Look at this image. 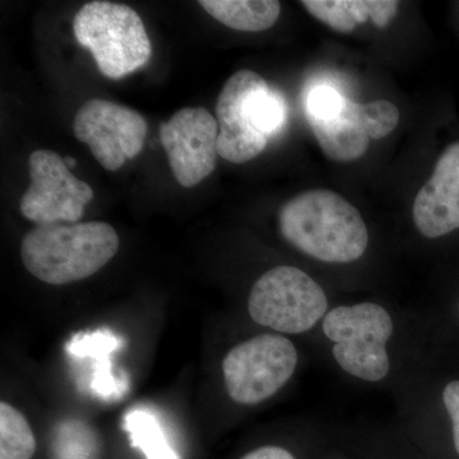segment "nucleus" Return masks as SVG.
<instances>
[{
	"mask_svg": "<svg viewBox=\"0 0 459 459\" xmlns=\"http://www.w3.org/2000/svg\"><path fill=\"white\" fill-rule=\"evenodd\" d=\"M279 226L292 247L325 263L358 261L369 244L360 212L331 190H307L290 199L280 210Z\"/></svg>",
	"mask_w": 459,
	"mask_h": 459,
	"instance_id": "obj_1",
	"label": "nucleus"
},
{
	"mask_svg": "<svg viewBox=\"0 0 459 459\" xmlns=\"http://www.w3.org/2000/svg\"><path fill=\"white\" fill-rule=\"evenodd\" d=\"M119 249V237L107 222L38 226L23 238L26 270L49 285L87 279L108 264Z\"/></svg>",
	"mask_w": 459,
	"mask_h": 459,
	"instance_id": "obj_2",
	"label": "nucleus"
},
{
	"mask_svg": "<svg viewBox=\"0 0 459 459\" xmlns=\"http://www.w3.org/2000/svg\"><path fill=\"white\" fill-rule=\"evenodd\" d=\"M75 40L89 49L100 72L120 80L150 62L152 47L140 14L126 4L90 2L74 20Z\"/></svg>",
	"mask_w": 459,
	"mask_h": 459,
	"instance_id": "obj_3",
	"label": "nucleus"
},
{
	"mask_svg": "<svg viewBox=\"0 0 459 459\" xmlns=\"http://www.w3.org/2000/svg\"><path fill=\"white\" fill-rule=\"evenodd\" d=\"M325 336L333 343L338 367L368 383L382 382L391 370L386 344L394 331V318L377 303L341 305L322 320Z\"/></svg>",
	"mask_w": 459,
	"mask_h": 459,
	"instance_id": "obj_4",
	"label": "nucleus"
},
{
	"mask_svg": "<svg viewBox=\"0 0 459 459\" xmlns=\"http://www.w3.org/2000/svg\"><path fill=\"white\" fill-rule=\"evenodd\" d=\"M247 310L256 325L286 334L307 333L329 312L323 287L291 265L272 268L256 281Z\"/></svg>",
	"mask_w": 459,
	"mask_h": 459,
	"instance_id": "obj_5",
	"label": "nucleus"
},
{
	"mask_svg": "<svg viewBox=\"0 0 459 459\" xmlns=\"http://www.w3.org/2000/svg\"><path fill=\"white\" fill-rule=\"evenodd\" d=\"M298 362L295 344L281 334H259L237 344L222 361L230 398L240 404L268 400L291 379Z\"/></svg>",
	"mask_w": 459,
	"mask_h": 459,
	"instance_id": "obj_6",
	"label": "nucleus"
},
{
	"mask_svg": "<svg viewBox=\"0 0 459 459\" xmlns=\"http://www.w3.org/2000/svg\"><path fill=\"white\" fill-rule=\"evenodd\" d=\"M31 184L21 199V212L38 226L75 223L93 199L89 184L75 178L65 159L50 150L29 159Z\"/></svg>",
	"mask_w": 459,
	"mask_h": 459,
	"instance_id": "obj_7",
	"label": "nucleus"
},
{
	"mask_svg": "<svg viewBox=\"0 0 459 459\" xmlns=\"http://www.w3.org/2000/svg\"><path fill=\"white\" fill-rule=\"evenodd\" d=\"M78 141L86 143L102 168L117 171L142 152L146 119L137 111L108 100L92 99L78 110L74 122Z\"/></svg>",
	"mask_w": 459,
	"mask_h": 459,
	"instance_id": "obj_8",
	"label": "nucleus"
},
{
	"mask_svg": "<svg viewBox=\"0 0 459 459\" xmlns=\"http://www.w3.org/2000/svg\"><path fill=\"white\" fill-rule=\"evenodd\" d=\"M175 179L192 188L210 177L219 157V124L204 108H184L160 126Z\"/></svg>",
	"mask_w": 459,
	"mask_h": 459,
	"instance_id": "obj_9",
	"label": "nucleus"
},
{
	"mask_svg": "<svg viewBox=\"0 0 459 459\" xmlns=\"http://www.w3.org/2000/svg\"><path fill=\"white\" fill-rule=\"evenodd\" d=\"M262 81L255 72L243 69L226 81L217 99L219 156L232 164H246L267 146L268 138L255 131L247 111V100Z\"/></svg>",
	"mask_w": 459,
	"mask_h": 459,
	"instance_id": "obj_10",
	"label": "nucleus"
},
{
	"mask_svg": "<svg viewBox=\"0 0 459 459\" xmlns=\"http://www.w3.org/2000/svg\"><path fill=\"white\" fill-rule=\"evenodd\" d=\"M413 221L429 238L459 229V142L444 151L430 180L416 195Z\"/></svg>",
	"mask_w": 459,
	"mask_h": 459,
	"instance_id": "obj_11",
	"label": "nucleus"
},
{
	"mask_svg": "<svg viewBox=\"0 0 459 459\" xmlns=\"http://www.w3.org/2000/svg\"><path fill=\"white\" fill-rule=\"evenodd\" d=\"M120 343L113 332L98 331L77 334L66 344V352L80 374V385L104 401L120 400L128 391V383L114 376L111 364V355Z\"/></svg>",
	"mask_w": 459,
	"mask_h": 459,
	"instance_id": "obj_12",
	"label": "nucleus"
},
{
	"mask_svg": "<svg viewBox=\"0 0 459 459\" xmlns=\"http://www.w3.org/2000/svg\"><path fill=\"white\" fill-rule=\"evenodd\" d=\"M325 155L337 162H351L365 155L370 133L364 104L347 99L342 113L331 120H309Z\"/></svg>",
	"mask_w": 459,
	"mask_h": 459,
	"instance_id": "obj_13",
	"label": "nucleus"
},
{
	"mask_svg": "<svg viewBox=\"0 0 459 459\" xmlns=\"http://www.w3.org/2000/svg\"><path fill=\"white\" fill-rule=\"evenodd\" d=\"M304 8L337 32H351L369 18L377 27H385L397 13L400 3L389 0H304Z\"/></svg>",
	"mask_w": 459,
	"mask_h": 459,
	"instance_id": "obj_14",
	"label": "nucleus"
},
{
	"mask_svg": "<svg viewBox=\"0 0 459 459\" xmlns=\"http://www.w3.org/2000/svg\"><path fill=\"white\" fill-rule=\"evenodd\" d=\"M199 5L214 20L244 32L271 29L281 13V4L276 0H201Z\"/></svg>",
	"mask_w": 459,
	"mask_h": 459,
	"instance_id": "obj_15",
	"label": "nucleus"
},
{
	"mask_svg": "<svg viewBox=\"0 0 459 459\" xmlns=\"http://www.w3.org/2000/svg\"><path fill=\"white\" fill-rule=\"evenodd\" d=\"M98 434L82 420L66 419L54 429L51 459H98Z\"/></svg>",
	"mask_w": 459,
	"mask_h": 459,
	"instance_id": "obj_16",
	"label": "nucleus"
},
{
	"mask_svg": "<svg viewBox=\"0 0 459 459\" xmlns=\"http://www.w3.org/2000/svg\"><path fill=\"white\" fill-rule=\"evenodd\" d=\"M124 429L131 437L132 446L140 449L147 459H180L153 413L141 409L131 411L124 420Z\"/></svg>",
	"mask_w": 459,
	"mask_h": 459,
	"instance_id": "obj_17",
	"label": "nucleus"
},
{
	"mask_svg": "<svg viewBox=\"0 0 459 459\" xmlns=\"http://www.w3.org/2000/svg\"><path fill=\"white\" fill-rule=\"evenodd\" d=\"M36 439L25 416L13 406L0 403V459H31Z\"/></svg>",
	"mask_w": 459,
	"mask_h": 459,
	"instance_id": "obj_18",
	"label": "nucleus"
},
{
	"mask_svg": "<svg viewBox=\"0 0 459 459\" xmlns=\"http://www.w3.org/2000/svg\"><path fill=\"white\" fill-rule=\"evenodd\" d=\"M346 101L347 99L333 87H314L307 99V120L333 119L342 113Z\"/></svg>",
	"mask_w": 459,
	"mask_h": 459,
	"instance_id": "obj_19",
	"label": "nucleus"
},
{
	"mask_svg": "<svg viewBox=\"0 0 459 459\" xmlns=\"http://www.w3.org/2000/svg\"><path fill=\"white\" fill-rule=\"evenodd\" d=\"M364 108L371 140H382L391 134L400 122V111L385 100L368 102Z\"/></svg>",
	"mask_w": 459,
	"mask_h": 459,
	"instance_id": "obj_20",
	"label": "nucleus"
},
{
	"mask_svg": "<svg viewBox=\"0 0 459 459\" xmlns=\"http://www.w3.org/2000/svg\"><path fill=\"white\" fill-rule=\"evenodd\" d=\"M443 402L451 419L453 457L459 459V380H453L446 385L443 391Z\"/></svg>",
	"mask_w": 459,
	"mask_h": 459,
	"instance_id": "obj_21",
	"label": "nucleus"
},
{
	"mask_svg": "<svg viewBox=\"0 0 459 459\" xmlns=\"http://www.w3.org/2000/svg\"><path fill=\"white\" fill-rule=\"evenodd\" d=\"M240 459H301V455L287 446L268 444L247 452Z\"/></svg>",
	"mask_w": 459,
	"mask_h": 459,
	"instance_id": "obj_22",
	"label": "nucleus"
},
{
	"mask_svg": "<svg viewBox=\"0 0 459 459\" xmlns=\"http://www.w3.org/2000/svg\"><path fill=\"white\" fill-rule=\"evenodd\" d=\"M377 455V457L376 459H418V457H412V455H402V453H397V455H383V453H379V455Z\"/></svg>",
	"mask_w": 459,
	"mask_h": 459,
	"instance_id": "obj_23",
	"label": "nucleus"
},
{
	"mask_svg": "<svg viewBox=\"0 0 459 459\" xmlns=\"http://www.w3.org/2000/svg\"><path fill=\"white\" fill-rule=\"evenodd\" d=\"M322 459H349L346 457H343V455H337V453H328V455H325V457H322Z\"/></svg>",
	"mask_w": 459,
	"mask_h": 459,
	"instance_id": "obj_24",
	"label": "nucleus"
},
{
	"mask_svg": "<svg viewBox=\"0 0 459 459\" xmlns=\"http://www.w3.org/2000/svg\"><path fill=\"white\" fill-rule=\"evenodd\" d=\"M65 161L69 169H74V166L77 165V161H75V159H74V157H65Z\"/></svg>",
	"mask_w": 459,
	"mask_h": 459,
	"instance_id": "obj_25",
	"label": "nucleus"
},
{
	"mask_svg": "<svg viewBox=\"0 0 459 459\" xmlns=\"http://www.w3.org/2000/svg\"><path fill=\"white\" fill-rule=\"evenodd\" d=\"M458 309H459V305H458Z\"/></svg>",
	"mask_w": 459,
	"mask_h": 459,
	"instance_id": "obj_26",
	"label": "nucleus"
}]
</instances>
